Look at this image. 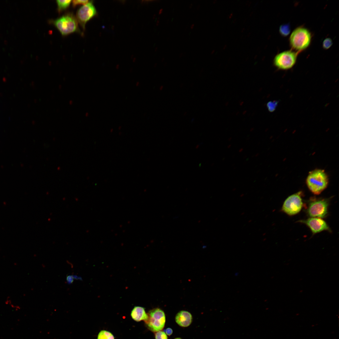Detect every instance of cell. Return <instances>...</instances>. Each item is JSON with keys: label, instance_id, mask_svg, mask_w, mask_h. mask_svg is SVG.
Wrapping results in <instances>:
<instances>
[{"label": "cell", "instance_id": "1", "mask_svg": "<svg viewBox=\"0 0 339 339\" xmlns=\"http://www.w3.org/2000/svg\"><path fill=\"white\" fill-rule=\"evenodd\" d=\"M328 176L324 170L316 169L310 171L306 179V184L309 190L314 194H320L327 187Z\"/></svg>", "mask_w": 339, "mask_h": 339}, {"label": "cell", "instance_id": "2", "mask_svg": "<svg viewBox=\"0 0 339 339\" xmlns=\"http://www.w3.org/2000/svg\"><path fill=\"white\" fill-rule=\"evenodd\" d=\"M49 23L54 25L63 36L74 32H80L78 22L72 13H67L56 19L50 20Z\"/></svg>", "mask_w": 339, "mask_h": 339}, {"label": "cell", "instance_id": "3", "mask_svg": "<svg viewBox=\"0 0 339 339\" xmlns=\"http://www.w3.org/2000/svg\"><path fill=\"white\" fill-rule=\"evenodd\" d=\"M311 35L306 28L300 27L292 32L290 38V45L293 49L298 51L303 50L309 45Z\"/></svg>", "mask_w": 339, "mask_h": 339}, {"label": "cell", "instance_id": "4", "mask_svg": "<svg viewBox=\"0 0 339 339\" xmlns=\"http://www.w3.org/2000/svg\"><path fill=\"white\" fill-rule=\"evenodd\" d=\"M329 200L327 199H312L308 203L306 213L310 217L324 218L327 214Z\"/></svg>", "mask_w": 339, "mask_h": 339}, {"label": "cell", "instance_id": "5", "mask_svg": "<svg viewBox=\"0 0 339 339\" xmlns=\"http://www.w3.org/2000/svg\"><path fill=\"white\" fill-rule=\"evenodd\" d=\"M147 320L144 321L148 329L153 332L161 331L165 323V315L164 311L157 308L150 310L147 314Z\"/></svg>", "mask_w": 339, "mask_h": 339}, {"label": "cell", "instance_id": "6", "mask_svg": "<svg viewBox=\"0 0 339 339\" xmlns=\"http://www.w3.org/2000/svg\"><path fill=\"white\" fill-rule=\"evenodd\" d=\"M302 194V191H300L288 196L283 204L282 211L289 216L299 213L303 206Z\"/></svg>", "mask_w": 339, "mask_h": 339}, {"label": "cell", "instance_id": "7", "mask_svg": "<svg viewBox=\"0 0 339 339\" xmlns=\"http://www.w3.org/2000/svg\"><path fill=\"white\" fill-rule=\"evenodd\" d=\"M297 53L290 50L278 54L274 59V65L279 69L286 70L291 68L296 62Z\"/></svg>", "mask_w": 339, "mask_h": 339}, {"label": "cell", "instance_id": "8", "mask_svg": "<svg viewBox=\"0 0 339 339\" xmlns=\"http://www.w3.org/2000/svg\"><path fill=\"white\" fill-rule=\"evenodd\" d=\"M97 14V11L93 1H89L78 8L76 12V17L78 23L84 30L86 23Z\"/></svg>", "mask_w": 339, "mask_h": 339}, {"label": "cell", "instance_id": "9", "mask_svg": "<svg viewBox=\"0 0 339 339\" xmlns=\"http://www.w3.org/2000/svg\"><path fill=\"white\" fill-rule=\"evenodd\" d=\"M298 222L305 224L310 229L313 234L324 231L331 232L327 223L321 218L310 217L305 220H299Z\"/></svg>", "mask_w": 339, "mask_h": 339}, {"label": "cell", "instance_id": "10", "mask_svg": "<svg viewBox=\"0 0 339 339\" xmlns=\"http://www.w3.org/2000/svg\"><path fill=\"white\" fill-rule=\"evenodd\" d=\"M192 320L191 314L189 312L181 310L176 315L175 320L176 323L180 326L187 327L191 324Z\"/></svg>", "mask_w": 339, "mask_h": 339}, {"label": "cell", "instance_id": "11", "mask_svg": "<svg viewBox=\"0 0 339 339\" xmlns=\"http://www.w3.org/2000/svg\"><path fill=\"white\" fill-rule=\"evenodd\" d=\"M131 315L132 319L135 321L139 322L142 320L144 321L147 320L148 316L144 308L140 306H135L132 310Z\"/></svg>", "mask_w": 339, "mask_h": 339}, {"label": "cell", "instance_id": "12", "mask_svg": "<svg viewBox=\"0 0 339 339\" xmlns=\"http://www.w3.org/2000/svg\"><path fill=\"white\" fill-rule=\"evenodd\" d=\"M72 0H56L57 11L59 13L67 9L69 6Z\"/></svg>", "mask_w": 339, "mask_h": 339}, {"label": "cell", "instance_id": "13", "mask_svg": "<svg viewBox=\"0 0 339 339\" xmlns=\"http://www.w3.org/2000/svg\"><path fill=\"white\" fill-rule=\"evenodd\" d=\"M290 27L289 24L281 25L279 27V32L283 36L288 35L290 32Z\"/></svg>", "mask_w": 339, "mask_h": 339}, {"label": "cell", "instance_id": "14", "mask_svg": "<svg viewBox=\"0 0 339 339\" xmlns=\"http://www.w3.org/2000/svg\"><path fill=\"white\" fill-rule=\"evenodd\" d=\"M97 339H114V337L110 332L106 330H102L99 333Z\"/></svg>", "mask_w": 339, "mask_h": 339}, {"label": "cell", "instance_id": "15", "mask_svg": "<svg viewBox=\"0 0 339 339\" xmlns=\"http://www.w3.org/2000/svg\"><path fill=\"white\" fill-rule=\"evenodd\" d=\"M5 301L6 305L10 306L13 310L18 311L20 309V306L13 302L10 297H7Z\"/></svg>", "mask_w": 339, "mask_h": 339}, {"label": "cell", "instance_id": "16", "mask_svg": "<svg viewBox=\"0 0 339 339\" xmlns=\"http://www.w3.org/2000/svg\"><path fill=\"white\" fill-rule=\"evenodd\" d=\"M279 101H273L268 102L267 104V107L268 110L270 112L274 111L277 106Z\"/></svg>", "mask_w": 339, "mask_h": 339}, {"label": "cell", "instance_id": "17", "mask_svg": "<svg viewBox=\"0 0 339 339\" xmlns=\"http://www.w3.org/2000/svg\"><path fill=\"white\" fill-rule=\"evenodd\" d=\"M333 44L332 40L329 38L325 39L323 42L322 46L324 49H328Z\"/></svg>", "mask_w": 339, "mask_h": 339}, {"label": "cell", "instance_id": "18", "mask_svg": "<svg viewBox=\"0 0 339 339\" xmlns=\"http://www.w3.org/2000/svg\"><path fill=\"white\" fill-rule=\"evenodd\" d=\"M155 339H168L167 335L165 332L160 331L156 332L155 334Z\"/></svg>", "mask_w": 339, "mask_h": 339}, {"label": "cell", "instance_id": "19", "mask_svg": "<svg viewBox=\"0 0 339 339\" xmlns=\"http://www.w3.org/2000/svg\"><path fill=\"white\" fill-rule=\"evenodd\" d=\"M89 1L85 0H74L72 1V6L73 7H75L79 5H84L88 3Z\"/></svg>", "mask_w": 339, "mask_h": 339}, {"label": "cell", "instance_id": "20", "mask_svg": "<svg viewBox=\"0 0 339 339\" xmlns=\"http://www.w3.org/2000/svg\"><path fill=\"white\" fill-rule=\"evenodd\" d=\"M66 280L67 283L71 284L73 282L74 279L72 275H68L67 276Z\"/></svg>", "mask_w": 339, "mask_h": 339}, {"label": "cell", "instance_id": "21", "mask_svg": "<svg viewBox=\"0 0 339 339\" xmlns=\"http://www.w3.org/2000/svg\"><path fill=\"white\" fill-rule=\"evenodd\" d=\"M165 332L167 335L170 336L172 334L173 330L171 328H168L166 329Z\"/></svg>", "mask_w": 339, "mask_h": 339}, {"label": "cell", "instance_id": "22", "mask_svg": "<svg viewBox=\"0 0 339 339\" xmlns=\"http://www.w3.org/2000/svg\"><path fill=\"white\" fill-rule=\"evenodd\" d=\"M72 276L74 279H76L80 280H82V278L78 276H77L75 275H73Z\"/></svg>", "mask_w": 339, "mask_h": 339}, {"label": "cell", "instance_id": "23", "mask_svg": "<svg viewBox=\"0 0 339 339\" xmlns=\"http://www.w3.org/2000/svg\"><path fill=\"white\" fill-rule=\"evenodd\" d=\"M163 8H161L160 9V10L159 11V14H161L163 12Z\"/></svg>", "mask_w": 339, "mask_h": 339}, {"label": "cell", "instance_id": "24", "mask_svg": "<svg viewBox=\"0 0 339 339\" xmlns=\"http://www.w3.org/2000/svg\"><path fill=\"white\" fill-rule=\"evenodd\" d=\"M194 26H195V25L193 24H191V25L190 26L191 29H193L194 28Z\"/></svg>", "mask_w": 339, "mask_h": 339}, {"label": "cell", "instance_id": "25", "mask_svg": "<svg viewBox=\"0 0 339 339\" xmlns=\"http://www.w3.org/2000/svg\"><path fill=\"white\" fill-rule=\"evenodd\" d=\"M192 6H193V4H192V3H191V4H190V6H189V7L190 8H192Z\"/></svg>", "mask_w": 339, "mask_h": 339}, {"label": "cell", "instance_id": "26", "mask_svg": "<svg viewBox=\"0 0 339 339\" xmlns=\"http://www.w3.org/2000/svg\"><path fill=\"white\" fill-rule=\"evenodd\" d=\"M159 20H158V21H157V25H158V24H159Z\"/></svg>", "mask_w": 339, "mask_h": 339}, {"label": "cell", "instance_id": "27", "mask_svg": "<svg viewBox=\"0 0 339 339\" xmlns=\"http://www.w3.org/2000/svg\"><path fill=\"white\" fill-rule=\"evenodd\" d=\"M174 339H182L181 338H180V337H177V338H175Z\"/></svg>", "mask_w": 339, "mask_h": 339}, {"label": "cell", "instance_id": "28", "mask_svg": "<svg viewBox=\"0 0 339 339\" xmlns=\"http://www.w3.org/2000/svg\"><path fill=\"white\" fill-rule=\"evenodd\" d=\"M164 58H162V61H164Z\"/></svg>", "mask_w": 339, "mask_h": 339}]
</instances>
